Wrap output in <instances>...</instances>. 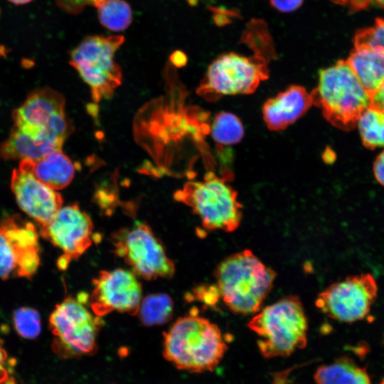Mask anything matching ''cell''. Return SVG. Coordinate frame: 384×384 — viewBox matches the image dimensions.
Masks as SVG:
<instances>
[{
  "instance_id": "obj_22",
  "label": "cell",
  "mask_w": 384,
  "mask_h": 384,
  "mask_svg": "<svg viewBox=\"0 0 384 384\" xmlns=\"http://www.w3.org/2000/svg\"><path fill=\"white\" fill-rule=\"evenodd\" d=\"M357 125L366 148L384 147V112L370 105L361 114Z\"/></svg>"
},
{
  "instance_id": "obj_12",
  "label": "cell",
  "mask_w": 384,
  "mask_h": 384,
  "mask_svg": "<svg viewBox=\"0 0 384 384\" xmlns=\"http://www.w3.org/2000/svg\"><path fill=\"white\" fill-rule=\"evenodd\" d=\"M92 230V222L87 213L73 204L62 207L47 225L41 228L40 234L63 252L57 265L64 270L91 246Z\"/></svg>"
},
{
  "instance_id": "obj_26",
  "label": "cell",
  "mask_w": 384,
  "mask_h": 384,
  "mask_svg": "<svg viewBox=\"0 0 384 384\" xmlns=\"http://www.w3.org/2000/svg\"><path fill=\"white\" fill-rule=\"evenodd\" d=\"M353 45L369 47L384 54V18H377L373 26L358 31Z\"/></svg>"
},
{
  "instance_id": "obj_32",
  "label": "cell",
  "mask_w": 384,
  "mask_h": 384,
  "mask_svg": "<svg viewBox=\"0 0 384 384\" xmlns=\"http://www.w3.org/2000/svg\"><path fill=\"white\" fill-rule=\"evenodd\" d=\"M333 2L340 4V5H346L348 3H350L352 8L354 9H363L368 2V0H331Z\"/></svg>"
},
{
  "instance_id": "obj_7",
  "label": "cell",
  "mask_w": 384,
  "mask_h": 384,
  "mask_svg": "<svg viewBox=\"0 0 384 384\" xmlns=\"http://www.w3.org/2000/svg\"><path fill=\"white\" fill-rule=\"evenodd\" d=\"M103 321L93 316L80 299L71 297L57 304L49 317L54 353L61 358L92 355Z\"/></svg>"
},
{
  "instance_id": "obj_20",
  "label": "cell",
  "mask_w": 384,
  "mask_h": 384,
  "mask_svg": "<svg viewBox=\"0 0 384 384\" xmlns=\"http://www.w3.org/2000/svg\"><path fill=\"white\" fill-rule=\"evenodd\" d=\"M314 379L316 384H371L366 370L347 356L320 366Z\"/></svg>"
},
{
  "instance_id": "obj_13",
  "label": "cell",
  "mask_w": 384,
  "mask_h": 384,
  "mask_svg": "<svg viewBox=\"0 0 384 384\" xmlns=\"http://www.w3.org/2000/svg\"><path fill=\"white\" fill-rule=\"evenodd\" d=\"M38 238L28 227L9 217L0 222V278L31 277L40 265Z\"/></svg>"
},
{
  "instance_id": "obj_1",
  "label": "cell",
  "mask_w": 384,
  "mask_h": 384,
  "mask_svg": "<svg viewBox=\"0 0 384 384\" xmlns=\"http://www.w3.org/2000/svg\"><path fill=\"white\" fill-rule=\"evenodd\" d=\"M227 350L218 326L195 314L179 318L164 333V357L178 370L193 373L212 371Z\"/></svg>"
},
{
  "instance_id": "obj_9",
  "label": "cell",
  "mask_w": 384,
  "mask_h": 384,
  "mask_svg": "<svg viewBox=\"0 0 384 384\" xmlns=\"http://www.w3.org/2000/svg\"><path fill=\"white\" fill-rule=\"evenodd\" d=\"M112 241L114 253L144 279L170 278L174 275V262L148 225L139 223L122 229L113 235Z\"/></svg>"
},
{
  "instance_id": "obj_5",
  "label": "cell",
  "mask_w": 384,
  "mask_h": 384,
  "mask_svg": "<svg viewBox=\"0 0 384 384\" xmlns=\"http://www.w3.org/2000/svg\"><path fill=\"white\" fill-rule=\"evenodd\" d=\"M237 192L213 171L203 181L186 183L176 191L174 198L192 208L204 228L230 233L240 225L242 217V205Z\"/></svg>"
},
{
  "instance_id": "obj_3",
  "label": "cell",
  "mask_w": 384,
  "mask_h": 384,
  "mask_svg": "<svg viewBox=\"0 0 384 384\" xmlns=\"http://www.w3.org/2000/svg\"><path fill=\"white\" fill-rule=\"evenodd\" d=\"M247 326L257 336L258 349L267 358L288 356L307 343V319L295 295L284 297L262 309Z\"/></svg>"
},
{
  "instance_id": "obj_24",
  "label": "cell",
  "mask_w": 384,
  "mask_h": 384,
  "mask_svg": "<svg viewBox=\"0 0 384 384\" xmlns=\"http://www.w3.org/2000/svg\"><path fill=\"white\" fill-rule=\"evenodd\" d=\"M210 131L213 139L222 145L236 144L244 135V129L240 120L230 112L217 114L213 119Z\"/></svg>"
},
{
  "instance_id": "obj_14",
  "label": "cell",
  "mask_w": 384,
  "mask_h": 384,
  "mask_svg": "<svg viewBox=\"0 0 384 384\" xmlns=\"http://www.w3.org/2000/svg\"><path fill=\"white\" fill-rule=\"evenodd\" d=\"M90 306L97 316L113 311L137 314L142 301V286L135 274L124 269L101 271L93 279Z\"/></svg>"
},
{
  "instance_id": "obj_27",
  "label": "cell",
  "mask_w": 384,
  "mask_h": 384,
  "mask_svg": "<svg viewBox=\"0 0 384 384\" xmlns=\"http://www.w3.org/2000/svg\"><path fill=\"white\" fill-rule=\"evenodd\" d=\"M105 0H55L58 6L63 11L77 14L81 12L87 6L97 7Z\"/></svg>"
},
{
  "instance_id": "obj_34",
  "label": "cell",
  "mask_w": 384,
  "mask_h": 384,
  "mask_svg": "<svg viewBox=\"0 0 384 384\" xmlns=\"http://www.w3.org/2000/svg\"><path fill=\"white\" fill-rule=\"evenodd\" d=\"M14 5H24L30 3L33 0H7Z\"/></svg>"
},
{
  "instance_id": "obj_4",
  "label": "cell",
  "mask_w": 384,
  "mask_h": 384,
  "mask_svg": "<svg viewBox=\"0 0 384 384\" xmlns=\"http://www.w3.org/2000/svg\"><path fill=\"white\" fill-rule=\"evenodd\" d=\"M311 95L313 105L321 110L324 118L345 131L355 128L371 104L370 96L343 60L319 71L318 85Z\"/></svg>"
},
{
  "instance_id": "obj_25",
  "label": "cell",
  "mask_w": 384,
  "mask_h": 384,
  "mask_svg": "<svg viewBox=\"0 0 384 384\" xmlns=\"http://www.w3.org/2000/svg\"><path fill=\"white\" fill-rule=\"evenodd\" d=\"M13 322L17 334L24 338H36L41 333V316L33 308L23 306L16 309L13 313Z\"/></svg>"
},
{
  "instance_id": "obj_35",
  "label": "cell",
  "mask_w": 384,
  "mask_h": 384,
  "mask_svg": "<svg viewBox=\"0 0 384 384\" xmlns=\"http://www.w3.org/2000/svg\"><path fill=\"white\" fill-rule=\"evenodd\" d=\"M370 1L375 2V4L380 6H384V0H370Z\"/></svg>"
},
{
  "instance_id": "obj_36",
  "label": "cell",
  "mask_w": 384,
  "mask_h": 384,
  "mask_svg": "<svg viewBox=\"0 0 384 384\" xmlns=\"http://www.w3.org/2000/svg\"><path fill=\"white\" fill-rule=\"evenodd\" d=\"M201 0H187L188 3L191 5V6H195L196 5L198 1H200Z\"/></svg>"
},
{
  "instance_id": "obj_21",
  "label": "cell",
  "mask_w": 384,
  "mask_h": 384,
  "mask_svg": "<svg viewBox=\"0 0 384 384\" xmlns=\"http://www.w3.org/2000/svg\"><path fill=\"white\" fill-rule=\"evenodd\" d=\"M173 309L171 298L168 294L158 293L142 299L137 314L146 326L161 325L171 319Z\"/></svg>"
},
{
  "instance_id": "obj_37",
  "label": "cell",
  "mask_w": 384,
  "mask_h": 384,
  "mask_svg": "<svg viewBox=\"0 0 384 384\" xmlns=\"http://www.w3.org/2000/svg\"><path fill=\"white\" fill-rule=\"evenodd\" d=\"M380 384H384V378L383 379V380L380 382Z\"/></svg>"
},
{
  "instance_id": "obj_19",
  "label": "cell",
  "mask_w": 384,
  "mask_h": 384,
  "mask_svg": "<svg viewBox=\"0 0 384 384\" xmlns=\"http://www.w3.org/2000/svg\"><path fill=\"white\" fill-rule=\"evenodd\" d=\"M26 161L32 174L55 191L65 188L74 178L75 166L62 150L50 152L36 161Z\"/></svg>"
},
{
  "instance_id": "obj_17",
  "label": "cell",
  "mask_w": 384,
  "mask_h": 384,
  "mask_svg": "<svg viewBox=\"0 0 384 384\" xmlns=\"http://www.w3.org/2000/svg\"><path fill=\"white\" fill-rule=\"evenodd\" d=\"M62 143L46 137H35L14 127L9 137L0 144V157L5 159L36 161L62 150Z\"/></svg>"
},
{
  "instance_id": "obj_23",
  "label": "cell",
  "mask_w": 384,
  "mask_h": 384,
  "mask_svg": "<svg viewBox=\"0 0 384 384\" xmlns=\"http://www.w3.org/2000/svg\"><path fill=\"white\" fill-rule=\"evenodd\" d=\"M97 8L100 23L111 31H123L132 22V9L124 0H105Z\"/></svg>"
},
{
  "instance_id": "obj_16",
  "label": "cell",
  "mask_w": 384,
  "mask_h": 384,
  "mask_svg": "<svg viewBox=\"0 0 384 384\" xmlns=\"http://www.w3.org/2000/svg\"><path fill=\"white\" fill-rule=\"evenodd\" d=\"M312 105L311 93L304 87L292 85L263 105V119L269 129L280 131L303 116Z\"/></svg>"
},
{
  "instance_id": "obj_11",
  "label": "cell",
  "mask_w": 384,
  "mask_h": 384,
  "mask_svg": "<svg viewBox=\"0 0 384 384\" xmlns=\"http://www.w3.org/2000/svg\"><path fill=\"white\" fill-rule=\"evenodd\" d=\"M378 295V285L370 273L351 275L320 292L316 306L327 316L345 323L363 319Z\"/></svg>"
},
{
  "instance_id": "obj_8",
  "label": "cell",
  "mask_w": 384,
  "mask_h": 384,
  "mask_svg": "<svg viewBox=\"0 0 384 384\" xmlns=\"http://www.w3.org/2000/svg\"><path fill=\"white\" fill-rule=\"evenodd\" d=\"M268 74L267 60L262 55L224 53L209 65L197 93L211 102L225 95L251 94Z\"/></svg>"
},
{
  "instance_id": "obj_6",
  "label": "cell",
  "mask_w": 384,
  "mask_h": 384,
  "mask_svg": "<svg viewBox=\"0 0 384 384\" xmlns=\"http://www.w3.org/2000/svg\"><path fill=\"white\" fill-rule=\"evenodd\" d=\"M124 41L119 35L90 36L70 53V64L89 85L96 102L110 97L121 84L122 70L114 57Z\"/></svg>"
},
{
  "instance_id": "obj_33",
  "label": "cell",
  "mask_w": 384,
  "mask_h": 384,
  "mask_svg": "<svg viewBox=\"0 0 384 384\" xmlns=\"http://www.w3.org/2000/svg\"><path fill=\"white\" fill-rule=\"evenodd\" d=\"M171 59L176 65H183L186 62V55L179 51H176L173 53V55L171 57Z\"/></svg>"
},
{
  "instance_id": "obj_31",
  "label": "cell",
  "mask_w": 384,
  "mask_h": 384,
  "mask_svg": "<svg viewBox=\"0 0 384 384\" xmlns=\"http://www.w3.org/2000/svg\"><path fill=\"white\" fill-rule=\"evenodd\" d=\"M370 100V105L384 112V81L371 96Z\"/></svg>"
},
{
  "instance_id": "obj_28",
  "label": "cell",
  "mask_w": 384,
  "mask_h": 384,
  "mask_svg": "<svg viewBox=\"0 0 384 384\" xmlns=\"http://www.w3.org/2000/svg\"><path fill=\"white\" fill-rule=\"evenodd\" d=\"M304 0H270L271 5L281 12H291L299 8Z\"/></svg>"
},
{
  "instance_id": "obj_29",
  "label": "cell",
  "mask_w": 384,
  "mask_h": 384,
  "mask_svg": "<svg viewBox=\"0 0 384 384\" xmlns=\"http://www.w3.org/2000/svg\"><path fill=\"white\" fill-rule=\"evenodd\" d=\"M7 353L4 348L3 341L0 338V384L8 382L9 378V371L6 368Z\"/></svg>"
},
{
  "instance_id": "obj_15",
  "label": "cell",
  "mask_w": 384,
  "mask_h": 384,
  "mask_svg": "<svg viewBox=\"0 0 384 384\" xmlns=\"http://www.w3.org/2000/svg\"><path fill=\"white\" fill-rule=\"evenodd\" d=\"M11 188L19 208L41 227L62 208L63 198L55 190L40 181L26 160L13 171Z\"/></svg>"
},
{
  "instance_id": "obj_2",
  "label": "cell",
  "mask_w": 384,
  "mask_h": 384,
  "mask_svg": "<svg viewBox=\"0 0 384 384\" xmlns=\"http://www.w3.org/2000/svg\"><path fill=\"white\" fill-rule=\"evenodd\" d=\"M216 289L234 314L258 312L271 291L276 272L250 250L235 252L221 261L215 271Z\"/></svg>"
},
{
  "instance_id": "obj_18",
  "label": "cell",
  "mask_w": 384,
  "mask_h": 384,
  "mask_svg": "<svg viewBox=\"0 0 384 384\" xmlns=\"http://www.w3.org/2000/svg\"><path fill=\"white\" fill-rule=\"evenodd\" d=\"M346 62L371 97L384 81V54L369 47L354 46Z\"/></svg>"
},
{
  "instance_id": "obj_10",
  "label": "cell",
  "mask_w": 384,
  "mask_h": 384,
  "mask_svg": "<svg viewBox=\"0 0 384 384\" xmlns=\"http://www.w3.org/2000/svg\"><path fill=\"white\" fill-rule=\"evenodd\" d=\"M14 127L36 137H46L62 144L71 132L65 112L63 96L49 87L29 94L13 112Z\"/></svg>"
},
{
  "instance_id": "obj_30",
  "label": "cell",
  "mask_w": 384,
  "mask_h": 384,
  "mask_svg": "<svg viewBox=\"0 0 384 384\" xmlns=\"http://www.w3.org/2000/svg\"><path fill=\"white\" fill-rule=\"evenodd\" d=\"M373 172L376 180L384 186V151L375 159L373 164Z\"/></svg>"
}]
</instances>
